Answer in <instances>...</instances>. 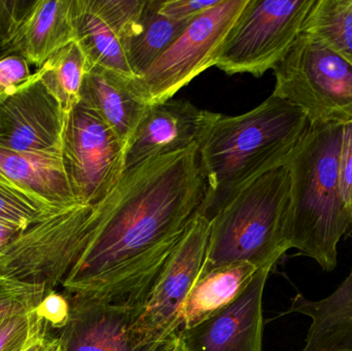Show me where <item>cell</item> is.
<instances>
[{
	"label": "cell",
	"instance_id": "obj_1",
	"mask_svg": "<svg viewBox=\"0 0 352 351\" xmlns=\"http://www.w3.org/2000/svg\"><path fill=\"white\" fill-rule=\"evenodd\" d=\"M204 195L198 144L125 171L95 206L94 227L64 294L142 308Z\"/></svg>",
	"mask_w": 352,
	"mask_h": 351
},
{
	"label": "cell",
	"instance_id": "obj_2",
	"mask_svg": "<svg viewBox=\"0 0 352 351\" xmlns=\"http://www.w3.org/2000/svg\"><path fill=\"white\" fill-rule=\"evenodd\" d=\"M309 128L307 115L271 95L243 115H221L199 146L205 195L197 214L210 222L242 190L287 164Z\"/></svg>",
	"mask_w": 352,
	"mask_h": 351
},
{
	"label": "cell",
	"instance_id": "obj_3",
	"mask_svg": "<svg viewBox=\"0 0 352 351\" xmlns=\"http://www.w3.org/2000/svg\"><path fill=\"white\" fill-rule=\"evenodd\" d=\"M343 126L309 124L285 164L291 181L289 247L327 272L337 267L339 241L352 234L339 188Z\"/></svg>",
	"mask_w": 352,
	"mask_h": 351
},
{
	"label": "cell",
	"instance_id": "obj_4",
	"mask_svg": "<svg viewBox=\"0 0 352 351\" xmlns=\"http://www.w3.org/2000/svg\"><path fill=\"white\" fill-rule=\"evenodd\" d=\"M291 181L287 165L242 190L210 220L200 275L237 263L271 267L289 247Z\"/></svg>",
	"mask_w": 352,
	"mask_h": 351
},
{
	"label": "cell",
	"instance_id": "obj_5",
	"mask_svg": "<svg viewBox=\"0 0 352 351\" xmlns=\"http://www.w3.org/2000/svg\"><path fill=\"white\" fill-rule=\"evenodd\" d=\"M95 218L96 207L80 203L45 214L0 247V278L56 291L86 247Z\"/></svg>",
	"mask_w": 352,
	"mask_h": 351
},
{
	"label": "cell",
	"instance_id": "obj_6",
	"mask_svg": "<svg viewBox=\"0 0 352 351\" xmlns=\"http://www.w3.org/2000/svg\"><path fill=\"white\" fill-rule=\"evenodd\" d=\"M272 95L301 109L310 125L352 123V64L302 32L273 68Z\"/></svg>",
	"mask_w": 352,
	"mask_h": 351
},
{
	"label": "cell",
	"instance_id": "obj_7",
	"mask_svg": "<svg viewBox=\"0 0 352 351\" xmlns=\"http://www.w3.org/2000/svg\"><path fill=\"white\" fill-rule=\"evenodd\" d=\"M316 0H248L219 49L215 67L261 78L285 58Z\"/></svg>",
	"mask_w": 352,
	"mask_h": 351
},
{
	"label": "cell",
	"instance_id": "obj_8",
	"mask_svg": "<svg viewBox=\"0 0 352 351\" xmlns=\"http://www.w3.org/2000/svg\"><path fill=\"white\" fill-rule=\"evenodd\" d=\"M126 146L88 107L66 113L61 158L78 203L96 206L125 172Z\"/></svg>",
	"mask_w": 352,
	"mask_h": 351
},
{
	"label": "cell",
	"instance_id": "obj_9",
	"mask_svg": "<svg viewBox=\"0 0 352 351\" xmlns=\"http://www.w3.org/2000/svg\"><path fill=\"white\" fill-rule=\"evenodd\" d=\"M248 0H221L195 16L175 43L140 78L150 105L173 99L214 66L221 45Z\"/></svg>",
	"mask_w": 352,
	"mask_h": 351
},
{
	"label": "cell",
	"instance_id": "obj_10",
	"mask_svg": "<svg viewBox=\"0 0 352 351\" xmlns=\"http://www.w3.org/2000/svg\"><path fill=\"white\" fill-rule=\"evenodd\" d=\"M209 233L210 222L196 214L132 325L131 334L138 343H159L182 329L184 304L202 271Z\"/></svg>",
	"mask_w": 352,
	"mask_h": 351
},
{
	"label": "cell",
	"instance_id": "obj_11",
	"mask_svg": "<svg viewBox=\"0 0 352 351\" xmlns=\"http://www.w3.org/2000/svg\"><path fill=\"white\" fill-rule=\"evenodd\" d=\"M65 117L35 72L0 103V148L61 155Z\"/></svg>",
	"mask_w": 352,
	"mask_h": 351
},
{
	"label": "cell",
	"instance_id": "obj_12",
	"mask_svg": "<svg viewBox=\"0 0 352 351\" xmlns=\"http://www.w3.org/2000/svg\"><path fill=\"white\" fill-rule=\"evenodd\" d=\"M271 267L256 270L248 288L202 323L178 332L182 351H263V295Z\"/></svg>",
	"mask_w": 352,
	"mask_h": 351
},
{
	"label": "cell",
	"instance_id": "obj_13",
	"mask_svg": "<svg viewBox=\"0 0 352 351\" xmlns=\"http://www.w3.org/2000/svg\"><path fill=\"white\" fill-rule=\"evenodd\" d=\"M219 115L188 100L169 99L151 105L128 142L125 171L152 159L200 146Z\"/></svg>",
	"mask_w": 352,
	"mask_h": 351
},
{
	"label": "cell",
	"instance_id": "obj_14",
	"mask_svg": "<svg viewBox=\"0 0 352 351\" xmlns=\"http://www.w3.org/2000/svg\"><path fill=\"white\" fill-rule=\"evenodd\" d=\"M66 296L70 317L60 331L62 351H152L160 343L140 344L132 336V325L142 308L109 304L80 294Z\"/></svg>",
	"mask_w": 352,
	"mask_h": 351
},
{
	"label": "cell",
	"instance_id": "obj_15",
	"mask_svg": "<svg viewBox=\"0 0 352 351\" xmlns=\"http://www.w3.org/2000/svg\"><path fill=\"white\" fill-rule=\"evenodd\" d=\"M80 102L96 113L126 146L151 106L140 78L101 67L87 69Z\"/></svg>",
	"mask_w": 352,
	"mask_h": 351
},
{
	"label": "cell",
	"instance_id": "obj_16",
	"mask_svg": "<svg viewBox=\"0 0 352 351\" xmlns=\"http://www.w3.org/2000/svg\"><path fill=\"white\" fill-rule=\"evenodd\" d=\"M287 313L311 319L302 351H352V269L327 298L309 300L296 295Z\"/></svg>",
	"mask_w": 352,
	"mask_h": 351
},
{
	"label": "cell",
	"instance_id": "obj_17",
	"mask_svg": "<svg viewBox=\"0 0 352 351\" xmlns=\"http://www.w3.org/2000/svg\"><path fill=\"white\" fill-rule=\"evenodd\" d=\"M74 4V0H35L19 39V53L30 65L41 67L76 41Z\"/></svg>",
	"mask_w": 352,
	"mask_h": 351
},
{
	"label": "cell",
	"instance_id": "obj_18",
	"mask_svg": "<svg viewBox=\"0 0 352 351\" xmlns=\"http://www.w3.org/2000/svg\"><path fill=\"white\" fill-rule=\"evenodd\" d=\"M0 173L58 207L78 203L61 155L14 152L0 148Z\"/></svg>",
	"mask_w": 352,
	"mask_h": 351
},
{
	"label": "cell",
	"instance_id": "obj_19",
	"mask_svg": "<svg viewBox=\"0 0 352 351\" xmlns=\"http://www.w3.org/2000/svg\"><path fill=\"white\" fill-rule=\"evenodd\" d=\"M256 270L244 262L199 276L184 304L180 331L202 323L233 302L248 288Z\"/></svg>",
	"mask_w": 352,
	"mask_h": 351
},
{
	"label": "cell",
	"instance_id": "obj_20",
	"mask_svg": "<svg viewBox=\"0 0 352 351\" xmlns=\"http://www.w3.org/2000/svg\"><path fill=\"white\" fill-rule=\"evenodd\" d=\"M74 22L76 43L86 58L87 69L101 67L138 78L128 61L125 43L88 10L84 0H74Z\"/></svg>",
	"mask_w": 352,
	"mask_h": 351
},
{
	"label": "cell",
	"instance_id": "obj_21",
	"mask_svg": "<svg viewBox=\"0 0 352 351\" xmlns=\"http://www.w3.org/2000/svg\"><path fill=\"white\" fill-rule=\"evenodd\" d=\"M161 0H146L135 34L126 45L128 61L138 78L173 45L190 20H175L160 12Z\"/></svg>",
	"mask_w": 352,
	"mask_h": 351
},
{
	"label": "cell",
	"instance_id": "obj_22",
	"mask_svg": "<svg viewBox=\"0 0 352 351\" xmlns=\"http://www.w3.org/2000/svg\"><path fill=\"white\" fill-rule=\"evenodd\" d=\"M36 72L39 80L60 103L65 113L80 102L87 63L78 43L74 41L60 49Z\"/></svg>",
	"mask_w": 352,
	"mask_h": 351
},
{
	"label": "cell",
	"instance_id": "obj_23",
	"mask_svg": "<svg viewBox=\"0 0 352 351\" xmlns=\"http://www.w3.org/2000/svg\"><path fill=\"white\" fill-rule=\"evenodd\" d=\"M302 32L352 64V0H316Z\"/></svg>",
	"mask_w": 352,
	"mask_h": 351
},
{
	"label": "cell",
	"instance_id": "obj_24",
	"mask_svg": "<svg viewBox=\"0 0 352 351\" xmlns=\"http://www.w3.org/2000/svg\"><path fill=\"white\" fill-rule=\"evenodd\" d=\"M41 196L16 185L0 173V223L26 229L39 218L58 210Z\"/></svg>",
	"mask_w": 352,
	"mask_h": 351
},
{
	"label": "cell",
	"instance_id": "obj_25",
	"mask_svg": "<svg viewBox=\"0 0 352 351\" xmlns=\"http://www.w3.org/2000/svg\"><path fill=\"white\" fill-rule=\"evenodd\" d=\"M90 12L105 23L124 43L135 34L146 0H84Z\"/></svg>",
	"mask_w": 352,
	"mask_h": 351
},
{
	"label": "cell",
	"instance_id": "obj_26",
	"mask_svg": "<svg viewBox=\"0 0 352 351\" xmlns=\"http://www.w3.org/2000/svg\"><path fill=\"white\" fill-rule=\"evenodd\" d=\"M45 294L43 286L0 278V319L32 313Z\"/></svg>",
	"mask_w": 352,
	"mask_h": 351
},
{
	"label": "cell",
	"instance_id": "obj_27",
	"mask_svg": "<svg viewBox=\"0 0 352 351\" xmlns=\"http://www.w3.org/2000/svg\"><path fill=\"white\" fill-rule=\"evenodd\" d=\"M36 309L26 315L0 319V351H23L45 328Z\"/></svg>",
	"mask_w": 352,
	"mask_h": 351
},
{
	"label": "cell",
	"instance_id": "obj_28",
	"mask_svg": "<svg viewBox=\"0 0 352 351\" xmlns=\"http://www.w3.org/2000/svg\"><path fill=\"white\" fill-rule=\"evenodd\" d=\"M35 0H0V60L19 54L23 23Z\"/></svg>",
	"mask_w": 352,
	"mask_h": 351
},
{
	"label": "cell",
	"instance_id": "obj_29",
	"mask_svg": "<svg viewBox=\"0 0 352 351\" xmlns=\"http://www.w3.org/2000/svg\"><path fill=\"white\" fill-rule=\"evenodd\" d=\"M339 188L352 232V123L343 126L339 157Z\"/></svg>",
	"mask_w": 352,
	"mask_h": 351
},
{
	"label": "cell",
	"instance_id": "obj_30",
	"mask_svg": "<svg viewBox=\"0 0 352 351\" xmlns=\"http://www.w3.org/2000/svg\"><path fill=\"white\" fill-rule=\"evenodd\" d=\"M36 313L51 329L61 331L69 321V299L65 294L51 291L45 294V298L37 306Z\"/></svg>",
	"mask_w": 352,
	"mask_h": 351
},
{
	"label": "cell",
	"instance_id": "obj_31",
	"mask_svg": "<svg viewBox=\"0 0 352 351\" xmlns=\"http://www.w3.org/2000/svg\"><path fill=\"white\" fill-rule=\"evenodd\" d=\"M30 64L21 55H12L0 60V88L12 92L26 82L33 73Z\"/></svg>",
	"mask_w": 352,
	"mask_h": 351
},
{
	"label": "cell",
	"instance_id": "obj_32",
	"mask_svg": "<svg viewBox=\"0 0 352 351\" xmlns=\"http://www.w3.org/2000/svg\"><path fill=\"white\" fill-rule=\"evenodd\" d=\"M221 0H166L160 2L163 16L175 20H190L217 5Z\"/></svg>",
	"mask_w": 352,
	"mask_h": 351
},
{
	"label": "cell",
	"instance_id": "obj_33",
	"mask_svg": "<svg viewBox=\"0 0 352 351\" xmlns=\"http://www.w3.org/2000/svg\"><path fill=\"white\" fill-rule=\"evenodd\" d=\"M51 330L45 328L23 351H62L59 336L52 335Z\"/></svg>",
	"mask_w": 352,
	"mask_h": 351
},
{
	"label": "cell",
	"instance_id": "obj_34",
	"mask_svg": "<svg viewBox=\"0 0 352 351\" xmlns=\"http://www.w3.org/2000/svg\"><path fill=\"white\" fill-rule=\"evenodd\" d=\"M20 231H22V229L8 226V225H4L0 223V247L10 242Z\"/></svg>",
	"mask_w": 352,
	"mask_h": 351
},
{
	"label": "cell",
	"instance_id": "obj_35",
	"mask_svg": "<svg viewBox=\"0 0 352 351\" xmlns=\"http://www.w3.org/2000/svg\"><path fill=\"white\" fill-rule=\"evenodd\" d=\"M152 351H182L178 342V333L164 341L160 342Z\"/></svg>",
	"mask_w": 352,
	"mask_h": 351
},
{
	"label": "cell",
	"instance_id": "obj_36",
	"mask_svg": "<svg viewBox=\"0 0 352 351\" xmlns=\"http://www.w3.org/2000/svg\"><path fill=\"white\" fill-rule=\"evenodd\" d=\"M8 93H10L8 91L3 90V89L0 88V103H1L2 100L8 96Z\"/></svg>",
	"mask_w": 352,
	"mask_h": 351
}]
</instances>
